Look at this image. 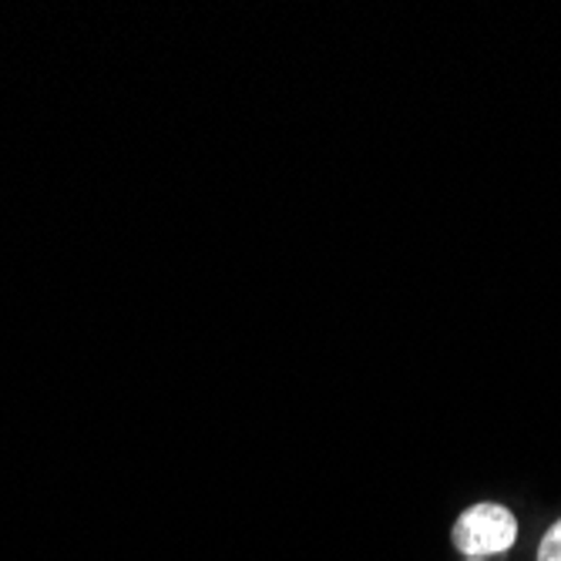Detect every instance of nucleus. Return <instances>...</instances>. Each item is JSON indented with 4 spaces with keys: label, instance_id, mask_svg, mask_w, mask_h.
<instances>
[{
    "label": "nucleus",
    "instance_id": "f257e3e1",
    "mask_svg": "<svg viewBox=\"0 0 561 561\" xmlns=\"http://www.w3.org/2000/svg\"><path fill=\"white\" fill-rule=\"evenodd\" d=\"M515 538H518V522L501 504H474L454 525L457 551H465L471 558L497 554L504 548H512Z\"/></svg>",
    "mask_w": 561,
    "mask_h": 561
},
{
    "label": "nucleus",
    "instance_id": "f03ea898",
    "mask_svg": "<svg viewBox=\"0 0 561 561\" xmlns=\"http://www.w3.org/2000/svg\"><path fill=\"white\" fill-rule=\"evenodd\" d=\"M538 561H561V522H554V525L548 528V535L541 538Z\"/></svg>",
    "mask_w": 561,
    "mask_h": 561
},
{
    "label": "nucleus",
    "instance_id": "7ed1b4c3",
    "mask_svg": "<svg viewBox=\"0 0 561 561\" xmlns=\"http://www.w3.org/2000/svg\"><path fill=\"white\" fill-rule=\"evenodd\" d=\"M471 561H481V558H471Z\"/></svg>",
    "mask_w": 561,
    "mask_h": 561
}]
</instances>
